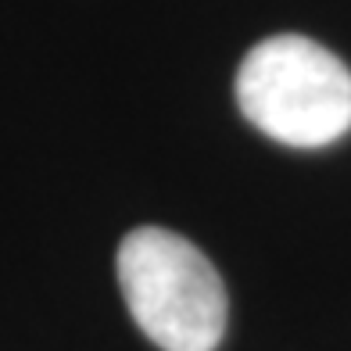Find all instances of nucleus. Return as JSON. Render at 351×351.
I'll return each instance as SVG.
<instances>
[{"label": "nucleus", "instance_id": "obj_2", "mask_svg": "<svg viewBox=\"0 0 351 351\" xmlns=\"http://www.w3.org/2000/svg\"><path fill=\"white\" fill-rule=\"evenodd\" d=\"M119 287L133 323L162 351H215L226 333V287L186 237L140 226L119 244Z\"/></svg>", "mask_w": 351, "mask_h": 351}, {"label": "nucleus", "instance_id": "obj_1", "mask_svg": "<svg viewBox=\"0 0 351 351\" xmlns=\"http://www.w3.org/2000/svg\"><path fill=\"white\" fill-rule=\"evenodd\" d=\"M244 119L287 147H326L351 130V72L308 36H269L237 69Z\"/></svg>", "mask_w": 351, "mask_h": 351}]
</instances>
